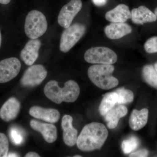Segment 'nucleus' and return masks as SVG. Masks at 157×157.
Segmentation results:
<instances>
[{"label":"nucleus","mask_w":157,"mask_h":157,"mask_svg":"<svg viewBox=\"0 0 157 157\" xmlns=\"http://www.w3.org/2000/svg\"><path fill=\"white\" fill-rule=\"evenodd\" d=\"M48 28L46 17L42 12L32 10L27 15L25 24V32L31 39H37L44 35Z\"/></svg>","instance_id":"obj_4"},{"label":"nucleus","mask_w":157,"mask_h":157,"mask_svg":"<svg viewBox=\"0 0 157 157\" xmlns=\"http://www.w3.org/2000/svg\"><path fill=\"white\" fill-rule=\"evenodd\" d=\"M93 3L98 6H102L106 5L107 0H92Z\"/></svg>","instance_id":"obj_28"},{"label":"nucleus","mask_w":157,"mask_h":157,"mask_svg":"<svg viewBox=\"0 0 157 157\" xmlns=\"http://www.w3.org/2000/svg\"><path fill=\"white\" fill-rule=\"evenodd\" d=\"M41 42L37 39H31L26 44L20 53V57L26 65L31 66L38 59Z\"/></svg>","instance_id":"obj_10"},{"label":"nucleus","mask_w":157,"mask_h":157,"mask_svg":"<svg viewBox=\"0 0 157 157\" xmlns=\"http://www.w3.org/2000/svg\"><path fill=\"white\" fill-rule=\"evenodd\" d=\"M25 157H39V155L37 153L34 152H30L28 153L25 155Z\"/></svg>","instance_id":"obj_29"},{"label":"nucleus","mask_w":157,"mask_h":157,"mask_svg":"<svg viewBox=\"0 0 157 157\" xmlns=\"http://www.w3.org/2000/svg\"><path fill=\"white\" fill-rule=\"evenodd\" d=\"M31 128L42 134L44 140L48 143H52L57 138V131L56 127L51 124L43 123L34 120L30 122Z\"/></svg>","instance_id":"obj_11"},{"label":"nucleus","mask_w":157,"mask_h":157,"mask_svg":"<svg viewBox=\"0 0 157 157\" xmlns=\"http://www.w3.org/2000/svg\"><path fill=\"white\" fill-rule=\"evenodd\" d=\"M114 70L112 65H94L88 70V76L91 81L101 89L107 90L116 87L118 80L112 76Z\"/></svg>","instance_id":"obj_3"},{"label":"nucleus","mask_w":157,"mask_h":157,"mask_svg":"<svg viewBox=\"0 0 157 157\" xmlns=\"http://www.w3.org/2000/svg\"><path fill=\"white\" fill-rule=\"evenodd\" d=\"M1 44H2V35L0 32V47H1Z\"/></svg>","instance_id":"obj_34"},{"label":"nucleus","mask_w":157,"mask_h":157,"mask_svg":"<svg viewBox=\"0 0 157 157\" xmlns=\"http://www.w3.org/2000/svg\"><path fill=\"white\" fill-rule=\"evenodd\" d=\"M9 150L8 138L3 133H0V157H7Z\"/></svg>","instance_id":"obj_26"},{"label":"nucleus","mask_w":157,"mask_h":157,"mask_svg":"<svg viewBox=\"0 0 157 157\" xmlns=\"http://www.w3.org/2000/svg\"><path fill=\"white\" fill-rule=\"evenodd\" d=\"M20 103L15 98H9L0 109V117L3 121L9 122L15 119L20 112Z\"/></svg>","instance_id":"obj_15"},{"label":"nucleus","mask_w":157,"mask_h":157,"mask_svg":"<svg viewBox=\"0 0 157 157\" xmlns=\"http://www.w3.org/2000/svg\"><path fill=\"white\" fill-rule=\"evenodd\" d=\"M128 112L127 107L122 105L110 109L104 115L108 128L109 129L116 128L120 119L126 115Z\"/></svg>","instance_id":"obj_19"},{"label":"nucleus","mask_w":157,"mask_h":157,"mask_svg":"<svg viewBox=\"0 0 157 157\" xmlns=\"http://www.w3.org/2000/svg\"><path fill=\"white\" fill-rule=\"evenodd\" d=\"M148 155V151L145 149L140 150L136 152H132L129 155V157H145Z\"/></svg>","instance_id":"obj_27"},{"label":"nucleus","mask_w":157,"mask_h":157,"mask_svg":"<svg viewBox=\"0 0 157 157\" xmlns=\"http://www.w3.org/2000/svg\"><path fill=\"white\" fill-rule=\"evenodd\" d=\"M154 12L155 14V15L157 17V7L156 8H155Z\"/></svg>","instance_id":"obj_32"},{"label":"nucleus","mask_w":157,"mask_h":157,"mask_svg":"<svg viewBox=\"0 0 157 157\" xmlns=\"http://www.w3.org/2000/svg\"><path fill=\"white\" fill-rule=\"evenodd\" d=\"M73 117L71 116L65 115L62 121V128L63 130V139L66 145L69 147L74 146L77 142V130L73 126Z\"/></svg>","instance_id":"obj_12"},{"label":"nucleus","mask_w":157,"mask_h":157,"mask_svg":"<svg viewBox=\"0 0 157 157\" xmlns=\"http://www.w3.org/2000/svg\"><path fill=\"white\" fill-rule=\"evenodd\" d=\"M44 94L48 99L57 104L63 102L73 103L77 100L80 94V88L76 82L70 80L61 88L56 80H51L45 85Z\"/></svg>","instance_id":"obj_2"},{"label":"nucleus","mask_w":157,"mask_h":157,"mask_svg":"<svg viewBox=\"0 0 157 157\" xmlns=\"http://www.w3.org/2000/svg\"><path fill=\"white\" fill-rule=\"evenodd\" d=\"M154 66L155 69L157 73V62L155 63Z\"/></svg>","instance_id":"obj_33"},{"label":"nucleus","mask_w":157,"mask_h":157,"mask_svg":"<svg viewBox=\"0 0 157 157\" xmlns=\"http://www.w3.org/2000/svg\"><path fill=\"white\" fill-rule=\"evenodd\" d=\"M29 113L33 117L52 124L57 122L60 117L59 112L56 109L44 108L39 106L31 107Z\"/></svg>","instance_id":"obj_14"},{"label":"nucleus","mask_w":157,"mask_h":157,"mask_svg":"<svg viewBox=\"0 0 157 157\" xmlns=\"http://www.w3.org/2000/svg\"><path fill=\"white\" fill-rule=\"evenodd\" d=\"M21 68L18 59L9 58L0 61V83L11 81L18 75Z\"/></svg>","instance_id":"obj_9"},{"label":"nucleus","mask_w":157,"mask_h":157,"mask_svg":"<svg viewBox=\"0 0 157 157\" xmlns=\"http://www.w3.org/2000/svg\"><path fill=\"white\" fill-rule=\"evenodd\" d=\"M139 140L137 137L132 136L127 140L123 141L121 148L125 154H128L135 150L139 146Z\"/></svg>","instance_id":"obj_23"},{"label":"nucleus","mask_w":157,"mask_h":157,"mask_svg":"<svg viewBox=\"0 0 157 157\" xmlns=\"http://www.w3.org/2000/svg\"><path fill=\"white\" fill-rule=\"evenodd\" d=\"M132 17L129 7L125 4H120L112 10L107 11L105 18L111 22H126Z\"/></svg>","instance_id":"obj_17"},{"label":"nucleus","mask_w":157,"mask_h":157,"mask_svg":"<svg viewBox=\"0 0 157 157\" xmlns=\"http://www.w3.org/2000/svg\"><path fill=\"white\" fill-rule=\"evenodd\" d=\"M47 75V71L44 66L32 65L25 72L21 79L20 83L23 87H35L41 84Z\"/></svg>","instance_id":"obj_7"},{"label":"nucleus","mask_w":157,"mask_h":157,"mask_svg":"<svg viewBox=\"0 0 157 157\" xmlns=\"http://www.w3.org/2000/svg\"><path fill=\"white\" fill-rule=\"evenodd\" d=\"M11 2V0H0V4L7 5Z\"/></svg>","instance_id":"obj_30"},{"label":"nucleus","mask_w":157,"mask_h":157,"mask_svg":"<svg viewBox=\"0 0 157 157\" xmlns=\"http://www.w3.org/2000/svg\"><path fill=\"white\" fill-rule=\"evenodd\" d=\"M148 110L144 108L140 110L134 109L129 119V125L134 131H137L142 129L147 123Z\"/></svg>","instance_id":"obj_18"},{"label":"nucleus","mask_w":157,"mask_h":157,"mask_svg":"<svg viewBox=\"0 0 157 157\" xmlns=\"http://www.w3.org/2000/svg\"><path fill=\"white\" fill-rule=\"evenodd\" d=\"M81 0H71L60 10L58 17V22L62 27H69L75 16L82 8Z\"/></svg>","instance_id":"obj_8"},{"label":"nucleus","mask_w":157,"mask_h":157,"mask_svg":"<svg viewBox=\"0 0 157 157\" xmlns=\"http://www.w3.org/2000/svg\"><path fill=\"white\" fill-rule=\"evenodd\" d=\"M108 136V131L104 124L91 123L83 127L77 138L76 144L82 151H93L102 147Z\"/></svg>","instance_id":"obj_1"},{"label":"nucleus","mask_w":157,"mask_h":157,"mask_svg":"<svg viewBox=\"0 0 157 157\" xmlns=\"http://www.w3.org/2000/svg\"><path fill=\"white\" fill-rule=\"evenodd\" d=\"M86 61L91 64L112 65L117 60V56L112 49L103 46L93 47L84 54Z\"/></svg>","instance_id":"obj_5"},{"label":"nucleus","mask_w":157,"mask_h":157,"mask_svg":"<svg viewBox=\"0 0 157 157\" xmlns=\"http://www.w3.org/2000/svg\"><path fill=\"white\" fill-rule=\"evenodd\" d=\"M74 157H82L81 155H75L74 156Z\"/></svg>","instance_id":"obj_35"},{"label":"nucleus","mask_w":157,"mask_h":157,"mask_svg":"<svg viewBox=\"0 0 157 157\" xmlns=\"http://www.w3.org/2000/svg\"><path fill=\"white\" fill-rule=\"evenodd\" d=\"M131 14L132 21L135 24L143 25L144 24L156 22L157 20L154 12L145 6H141L132 9Z\"/></svg>","instance_id":"obj_13"},{"label":"nucleus","mask_w":157,"mask_h":157,"mask_svg":"<svg viewBox=\"0 0 157 157\" xmlns=\"http://www.w3.org/2000/svg\"><path fill=\"white\" fill-rule=\"evenodd\" d=\"M86 31L85 25L76 23L65 29L61 37L60 49L62 52H67L83 36Z\"/></svg>","instance_id":"obj_6"},{"label":"nucleus","mask_w":157,"mask_h":157,"mask_svg":"<svg viewBox=\"0 0 157 157\" xmlns=\"http://www.w3.org/2000/svg\"><path fill=\"white\" fill-rule=\"evenodd\" d=\"M144 48L147 53H157V36H153L147 39L144 43Z\"/></svg>","instance_id":"obj_25"},{"label":"nucleus","mask_w":157,"mask_h":157,"mask_svg":"<svg viewBox=\"0 0 157 157\" xmlns=\"http://www.w3.org/2000/svg\"><path fill=\"white\" fill-rule=\"evenodd\" d=\"M144 81L151 87L157 90V73L152 65H145L142 71Z\"/></svg>","instance_id":"obj_21"},{"label":"nucleus","mask_w":157,"mask_h":157,"mask_svg":"<svg viewBox=\"0 0 157 157\" xmlns=\"http://www.w3.org/2000/svg\"><path fill=\"white\" fill-rule=\"evenodd\" d=\"M132 31V27L124 22H111L104 28L105 35L112 40L121 39L131 33Z\"/></svg>","instance_id":"obj_16"},{"label":"nucleus","mask_w":157,"mask_h":157,"mask_svg":"<svg viewBox=\"0 0 157 157\" xmlns=\"http://www.w3.org/2000/svg\"><path fill=\"white\" fill-rule=\"evenodd\" d=\"M18 155L15 153H11L9 155H7V157H18Z\"/></svg>","instance_id":"obj_31"},{"label":"nucleus","mask_w":157,"mask_h":157,"mask_svg":"<svg viewBox=\"0 0 157 157\" xmlns=\"http://www.w3.org/2000/svg\"><path fill=\"white\" fill-rule=\"evenodd\" d=\"M118 96L115 92L107 93L104 95L99 107V111L101 115L104 116L117 103Z\"/></svg>","instance_id":"obj_20"},{"label":"nucleus","mask_w":157,"mask_h":157,"mask_svg":"<svg viewBox=\"0 0 157 157\" xmlns=\"http://www.w3.org/2000/svg\"><path fill=\"white\" fill-rule=\"evenodd\" d=\"M9 136L11 141L15 145H20L23 142V135L22 133L15 127H12L10 129Z\"/></svg>","instance_id":"obj_24"},{"label":"nucleus","mask_w":157,"mask_h":157,"mask_svg":"<svg viewBox=\"0 0 157 157\" xmlns=\"http://www.w3.org/2000/svg\"><path fill=\"white\" fill-rule=\"evenodd\" d=\"M115 92L118 96V104H128L131 103L134 100V94L130 90L125 89L124 88H121L118 89Z\"/></svg>","instance_id":"obj_22"}]
</instances>
